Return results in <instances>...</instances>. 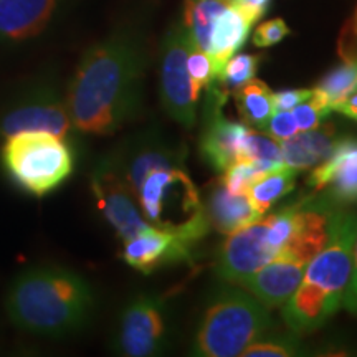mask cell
<instances>
[{
  "label": "cell",
  "mask_w": 357,
  "mask_h": 357,
  "mask_svg": "<svg viewBox=\"0 0 357 357\" xmlns=\"http://www.w3.org/2000/svg\"><path fill=\"white\" fill-rule=\"evenodd\" d=\"M280 142L284 166L300 172L316 167L331 154L334 142H336V131L333 124H326V126L319 124L318 128L300 131Z\"/></svg>",
  "instance_id": "cell-18"
},
{
  "label": "cell",
  "mask_w": 357,
  "mask_h": 357,
  "mask_svg": "<svg viewBox=\"0 0 357 357\" xmlns=\"http://www.w3.org/2000/svg\"><path fill=\"white\" fill-rule=\"evenodd\" d=\"M89 185L98 208L121 242L149 229L113 154L100 159L89 177Z\"/></svg>",
  "instance_id": "cell-10"
},
{
  "label": "cell",
  "mask_w": 357,
  "mask_h": 357,
  "mask_svg": "<svg viewBox=\"0 0 357 357\" xmlns=\"http://www.w3.org/2000/svg\"><path fill=\"white\" fill-rule=\"evenodd\" d=\"M271 328L268 307L240 288L222 287L208 303L194 339V354L240 356Z\"/></svg>",
  "instance_id": "cell-4"
},
{
  "label": "cell",
  "mask_w": 357,
  "mask_h": 357,
  "mask_svg": "<svg viewBox=\"0 0 357 357\" xmlns=\"http://www.w3.org/2000/svg\"><path fill=\"white\" fill-rule=\"evenodd\" d=\"M205 213L213 229L223 235H229L261 217L247 194H231L222 181H218L208 192Z\"/></svg>",
  "instance_id": "cell-19"
},
{
  "label": "cell",
  "mask_w": 357,
  "mask_h": 357,
  "mask_svg": "<svg viewBox=\"0 0 357 357\" xmlns=\"http://www.w3.org/2000/svg\"><path fill=\"white\" fill-rule=\"evenodd\" d=\"M260 61L261 56L248 55V53L230 56L225 61V65L222 66V70L218 71L213 84L220 89L223 95H234L240 86H243L250 79L255 78Z\"/></svg>",
  "instance_id": "cell-25"
},
{
  "label": "cell",
  "mask_w": 357,
  "mask_h": 357,
  "mask_svg": "<svg viewBox=\"0 0 357 357\" xmlns=\"http://www.w3.org/2000/svg\"><path fill=\"white\" fill-rule=\"evenodd\" d=\"M167 341L166 311L159 298L139 294L119 316L113 349L126 357L159 356Z\"/></svg>",
  "instance_id": "cell-11"
},
{
  "label": "cell",
  "mask_w": 357,
  "mask_h": 357,
  "mask_svg": "<svg viewBox=\"0 0 357 357\" xmlns=\"http://www.w3.org/2000/svg\"><path fill=\"white\" fill-rule=\"evenodd\" d=\"M280 253L281 247L270 231V215H261L258 220L227 235L218 253L217 276L225 283L240 284Z\"/></svg>",
  "instance_id": "cell-9"
},
{
  "label": "cell",
  "mask_w": 357,
  "mask_h": 357,
  "mask_svg": "<svg viewBox=\"0 0 357 357\" xmlns=\"http://www.w3.org/2000/svg\"><path fill=\"white\" fill-rule=\"evenodd\" d=\"M266 132H270V136L275 141H284L300 132L293 111H275L270 123H268Z\"/></svg>",
  "instance_id": "cell-32"
},
{
  "label": "cell",
  "mask_w": 357,
  "mask_h": 357,
  "mask_svg": "<svg viewBox=\"0 0 357 357\" xmlns=\"http://www.w3.org/2000/svg\"><path fill=\"white\" fill-rule=\"evenodd\" d=\"M234 100L240 118L247 126L265 131L275 113L273 93L261 79L252 78L234 93Z\"/></svg>",
  "instance_id": "cell-21"
},
{
  "label": "cell",
  "mask_w": 357,
  "mask_h": 357,
  "mask_svg": "<svg viewBox=\"0 0 357 357\" xmlns=\"http://www.w3.org/2000/svg\"><path fill=\"white\" fill-rule=\"evenodd\" d=\"M260 164L250 162V160H236L230 167L223 171V177L220 178L222 184L230 190L231 194H247L250 184H252L260 174L266 172Z\"/></svg>",
  "instance_id": "cell-29"
},
{
  "label": "cell",
  "mask_w": 357,
  "mask_h": 357,
  "mask_svg": "<svg viewBox=\"0 0 357 357\" xmlns=\"http://www.w3.org/2000/svg\"><path fill=\"white\" fill-rule=\"evenodd\" d=\"M231 6V0H185L184 24L192 42L208 53L211 35L218 15Z\"/></svg>",
  "instance_id": "cell-23"
},
{
  "label": "cell",
  "mask_w": 357,
  "mask_h": 357,
  "mask_svg": "<svg viewBox=\"0 0 357 357\" xmlns=\"http://www.w3.org/2000/svg\"><path fill=\"white\" fill-rule=\"evenodd\" d=\"M252 25L253 22H250L234 6L227 7L218 15L211 35V47H208V53H211L213 61H215L218 71L222 70V66L225 65V61L230 56H234L243 47Z\"/></svg>",
  "instance_id": "cell-20"
},
{
  "label": "cell",
  "mask_w": 357,
  "mask_h": 357,
  "mask_svg": "<svg viewBox=\"0 0 357 357\" xmlns=\"http://www.w3.org/2000/svg\"><path fill=\"white\" fill-rule=\"evenodd\" d=\"M229 96L223 95L215 84L207 88L205 128L200 137V154L212 169L223 172L238 160L240 147L247 134V124L235 123L223 116V105Z\"/></svg>",
  "instance_id": "cell-12"
},
{
  "label": "cell",
  "mask_w": 357,
  "mask_h": 357,
  "mask_svg": "<svg viewBox=\"0 0 357 357\" xmlns=\"http://www.w3.org/2000/svg\"><path fill=\"white\" fill-rule=\"evenodd\" d=\"M291 111L294 119H296L298 129L300 131H310V129L318 128L326 116L331 113L333 108L323 93L318 88H312L311 96Z\"/></svg>",
  "instance_id": "cell-28"
},
{
  "label": "cell",
  "mask_w": 357,
  "mask_h": 357,
  "mask_svg": "<svg viewBox=\"0 0 357 357\" xmlns=\"http://www.w3.org/2000/svg\"><path fill=\"white\" fill-rule=\"evenodd\" d=\"M357 213L337 208L334 213L328 243L305 268L301 281L318 288L326 298L342 306L352 268Z\"/></svg>",
  "instance_id": "cell-8"
},
{
  "label": "cell",
  "mask_w": 357,
  "mask_h": 357,
  "mask_svg": "<svg viewBox=\"0 0 357 357\" xmlns=\"http://www.w3.org/2000/svg\"><path fill=\"white\" fill-rule=\"evenodd\" d=\"M334 111H337V113L347 116V118L354 119L357 121V91L354 95H351L349 98L344 102H341V105H337Z\"/></svg>",
  "instance_id": "cell-37"
},
{
  "label": "cell",
  "mask_w": 357,
  "mask_h": 357,
  "mask_svg": "<svg viewBox=\"0 0 357 357\" xmlns=\"http://www.w3.org/2000/svg\"><path fill=\"white\" fill-rule=\"evenodd\" d=\"M146 58L131 32H116L83 53L66 88L78 132L111 136L136 118L142 105Z\"/></svg>",
  "instance_id": "cell-1"
},
{
  "label": "cell",
  "mask_w": 357,
  "mask_h": 357,
  "mask_svg": "<svg viewBox=\"0 0 357 357\" xmlns=\"http://www.w3.org/2000/svg\"><path fill=\"white\" fill-rule=\"evenodd\" d=\"M187 70H189L190 78L200 89H207L211 86L218 75L215 61H213L211 53L200 50L195 45H192L189 55H187Z\"/></svg>",
  "instance_id": "cell-30"
},
{
  "label": "cell",
  "mask_w": 357,
  "mask_h": 357,
  "mask_svg": "<svg viewBox=\"0 0 357 357\" xmlns=\"http://www.w3.org/2000/svg\"><path fill=\"white\" fill-rule=\"evenodd\" d=\"M231 2L255 22L265 15L268 6H270V0H231Z\"/></svg>",
  "instance_id": "cell-36"
},
{
  "label": "cell",
  "mask_w": 357,
  "mask_h": 357,
  "mask_svg": "<svg viewBox=\"0 0 357 357\" xmlns=\"http://www.w3.org/2000/svg\"><path fill=\"white\" fill-rule=\"evenodd\" d=\"M289 33H291V30H289L287 22L283 19H271L257 26L255 35H253V43L260 48L273 47V45L283 42Z\"/></svg>",
  "instance_id": "cell-31"
},
{
  "label": "cell",
  "mask_w": 357,
  "mask_h": 357,
  "mask_svg": "<svg viewBox=\"0 0 357 357\" xmlns=\"http://www.w3.org/2000/svg\"><path fill=\"white\" fill-rule=\"evenodd\" d=\"M192 247L194 245L181 236L151 225L149 229L124 240L121 258L136 271L149 275L164 265L190 261Z\"/></svg>",
  "instance_id": "cell-15"
},
{
  "label": "cell",
  "mask_w": 357,
  "mask_h": 357,
  "mask_svg": "<svg viewBox=\"0 0 357 357\" xmlns=\"http://www.w3.org/2000/svg\"><path fill=\"white\" fill-rule=\"evenodd\" d=\"M22 131H48L71 141L78 132L70 118L66 93L53 78H35L0 105V139Z\"/></svg>",
  "instance_id": "cell-6"
},
{
  "label": "cell",
  "mask_w": 357,
  "mask_h": 357,
  "mask_svg": "<svg viewBox=\"0 0 357 357\" xmlns=\"http://www.w3.org/2000/svg\"><path fill=\"white\" fill-rule=\"evenodd\" d=\"M339 55L342 56V60L357 58V8L339 38Z\"/></svg>",
  "instance_id": "cell-34"
},
{
  "label": "cell",
  "mask_w": 357,
  "mask_h": 357,
  "mask_svg": "<svg viewBox=\"0 0 357 357\" xmlns=\"http://www.w3.org/2000/svg\"><path fill=\"white\" fill-rule=\"evenodd\" d=\"M296 174L298 171L283 164V166L260 174L250 184L247 195L260 215H265L276 202L287 197L289 192L294 189Z\"/></svg>",
  "instance_id": "cell-22"
},
{
  "label": "cell",
  "mask_w": 357,
  "mask_h": 357,
  "mask_svg": "<svg viewBox=\"0 0 357 357\" xmlns=\"http://www.w3.org/2000/svg\"><path fill=\"white\" fill-rule=\"evenodd\" d=\"M311 96V89L298 88V89H281L273 93L275 111H291L298 105L305 102Z\"/></svg>",
  "instance_id": "cell-33"
},
{
  "label": "cell",
  "mask_w": 357,
  "mask_h": 357,
  "mask_svg": "<svg viewBox=\"0 0 357 357\" xmlns=\"http://www.w3.org/2000/svg\"><path fill=\"white\" fill-rule=\"evenodd\" d=\"M305 263L280 253L275 260L261 266L257 273L240 283L245 291L257 298L266 307H280L300 287L305 276Z\"/></svg>",
  "instance_id": "cell-16"
},
{
  "label": "cell",
  "mask_w": 357,
  "mask_h": 357,
  "mask_svg": "<svg viewBox=\"0 0 357 357\" xmlns=\"http://www.w3.org/2000/svg\"><path fill=\"white\" fill-rule=\"evenodd\" d=\"M301 341L298 339L296 333L288 334V336H261L252 342L242 354L243 357H291L303 354Z\"/></svg>",
  "instance_id": "cell-27"
},
{
  "label": "cell",
  "mask_w": 357,
  "mask_h": 357,
  "mask_svg": "<svg viewBox=\"0 0 357 357\" xmlns=\"http://www.w3.org/2000/svg\"><path fill=\"white\" fill-rule=\"evenodd\" d=\"M238 160H250L257 162L268 171L283 166V158H281V147L273 137L263 136L255 129H248L245 134L242 147H240Z\"/></svg>",
  "instance_id": "cell-26"
},
{
  "label": "cell",
  "mask_w": 357,
  "mask_h": 357,
  "mask_svg": "<svg viewBox=\"0 0 357 357\" xmlns=\"http://www.w3.org/2000/svg\"><path fill=\"white\" fill-rule=\"evenodd\" d=\"M6 314L25 334L58 339L82 331L95 312L89 281L58 265L26 268L7 289Z\"/></svg>",
  "instance_id": "cell-2"
},
{
  "label": "cell",
  "mask_w": 357,
  "mask_h": 357,
  "mask_svg": "<svg viewBox=\"0 0 357 357\" xmlns=\"http://www.w3.org/2000/svg\"><path fill=\"white\" fill-rule=\"evenodd\" d=\"M61 0H0V45L38 37L50 25Z\"/></svg>",
  "instance_id": "cell-17"
},
{
  "label": "cell",
  "mask_w": 357,
  "mask_h": 357,
  "mask_svg": "<svg viewBox=\"0 0 357 357\" xmlns=\"http://www.w3.org/2000/svg\"><path fill=\"white\" fill-rule=\"evenodd\" d=\"M194 45L184 24L166 33L160 52V100L166 113L182 126L192 128L197 119L200 89L187 70V55Z\"/></svg>",
  "instance_id": "cell-7"
},
{
  "label": "cell",
  "mask_w": 357,
  "mask_h": 357,
  "mask_svg": "<svg viewBox=\"0 0 357 357\" xmlns=\"http://www.w3.org/2000/svg\"><path fill=\"white\" fill-rule=\"evenodd\" d=\"M0 167L24 194L43 199L60 189L75 171L71 142L48 131H22L3 137Z\"/></svg>",
  "instance_id": "cell-3"
},
{
  "label": "cell",
  "mask_w": 357,
  "mask_h": 357,
  "mask_svg": "<svg viewBox=\"0 0 357 357\" xmlns=\"http://www.w3.org/2000/svg\"><path fill=\"white\" fill-rule=\"evenodd\" d=\"M144 220L195 245L211 231L200 192L184 167L151 171L134 192Z\"/></svg>",
  "instance_id": "cell-5"
},
{
  "label": "cell",
  "mask_w": 357,
  "mask_h": 357,
  "mask_svg": "<svg viewBox=\"0 0 357 357\" xmlns=\"http://www.w3.org/2000/svg\"><path fill=\"white\" fill-rule=\"evenodd\" d=\"M316 88L326 96L334 111L337 105L344 102L357 91V58L342 60L341 65L324 75Z\"/></svg>",
  "instance_id": "cell-24"
},
{
  "label": "cell",
  "mask_w": 357,
  "mask_h": 357,
  "mask_svg": "<svg viewBox=\"0 0 357 357\" xmlns=\"http://www.w3.org/2000/svg\"><path fill=\"white\" fill-rule=\"evenodd\" d=\"M342 306L346 307L351 314L357 316V227H356V236L354 245H352V268H351V278L347 283V289L344 294V301Z\"/></svg>",
  "instance_id": "cell-35"
},
{
  "label": "cell",
  "mask_w": 357,
  "mask_h": 357,
  "mask_svg": "<svg viewBox=\"0 0 357 357\" xmlns=\"http://www.w3.org/2000/svg\"><path fill=\"white\" fill-rule=\"evenodd\" d=\"M185 149L159 136L136 137L121 151L113 153L124 181L134 194L144 177L155 169L184 167Z\"/></svg>",
  "instance_id": "cell-14"
},
{
  "label": "cell",
  "mask_w": 357,
  "mask_h": 357,
  "mask_svg": "<svg viewBox=\"0 0 357 357\" xmlns=\"http://www.w3.org/2000/svg\"><path fill=\"white\" fill-rule=\"evenodd\" d=\"M307 185L336 207L357 205V139H336L331 154L318 164L307 178Z\"/></svg>",
  "instance_id": "cell-13"
}]
</instances>
